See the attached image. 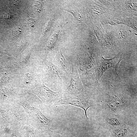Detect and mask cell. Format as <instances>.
Masks as SVG:
<instances>
[{"label": "cell", "instance_id": "1", "mask_svg": "<svg viewBox=\"0 0 137 137\" xmlns=\"http://www.w3.org/2000/svg\"><path fill=\"white\" fill-rule=\"evenodd\" d=\"M72 71L70 84L64 91V94L72 95L76 97L82 96L84 89L79 77L76 63H72Z\"/></svg>", "mask_w": 137, "mask_h": 137}, {"label": "cell", "instance_id": "2", "mask_svg": "<svg viewBox=\"0 0 137 137\" xmlns=\"http://www.w3.org/2000/svg\"><path fill=\"white\" fill-rule=\"evenodd\" d=\"M124 59L122 57L115 56L109 59H105L101 55H97L96 81L99 82L104 73L108 69L114 68L116 74L118 65L120 61Z\"/></svg>", "mask_w": 137, "mask_h": 137}, {"label": "cell", "instance_id": "3", "mask_svg": "<svg viewBox=\"0 0 137 137\" xmlns=\"http://www.w3.org/2000/svg\"><path fill=\"white\" fill-rule=\"evenodd\" d=\"M85 14L87 22H92L100 16L114 10L107 8L94 1H86Z\"/></svg>", "mask_w": 137, "mask_h": 137}, {"label": "cell", "instance_id": "4", "mask_svg": "<svg viewBox=\"0 0 137 137\" xmlns=\"http://www.w3.org/2000/svg\"><path fill=\"white\" fill-rule=\"evenodd\" d=\"M114 10L122 17L137 16V0H116Z\"/></svg>", "mask_w": 137, "mask_h": 137}, {"label": "cell", "instance_id": "5", "mask_svg": "<svg viewBox=\"0 0 137 137\" xmlns=\"http://www.w3.org/2000/svg\"><path fill=\"white\" fill-rule=\"evenodd\" d=\"M71 105L82 109L84 111L86 118H88L87 111L91 106L88 99L82 96L78 97H62L55 104L57 105Z\"/></svg>", "mask_w": 137, "mask_h": 137}, {"label": "cell", "instance_id": "6", "mask_svg": "<svg viewBox=\"0 0 137 137\" xmlns=\"http://www.w3.org/2000/svg\"><path fill=\"white\" fill-rule=\"evenodd\" d=\"M113 29L115 35V42L126 43L131 41L136 33L135 30L126 26H117Z\"/></svg>", "mask_w": 137, "mask_h": 137}, {"label": "cell", "instance_id": "7", "mask_svg": "<svg viewBox=\"0 0 137 137\" xmlns=\"http://www.w3.org/2000/svg\"><path fill=\"white\" fill-rule=\"evenodd\" d=\"M97 19L102 26L106 24L114 26L121 24H124L123 18L115 10L104 14Z\"/></svg>", "mask_w": 137, "mask_h": 137}, {"label": "cell", "instance_id": "8", "mask_svg": "<svg viewBox=\"0 0 137 137\" xmlns=\"http://www.w3.org/2000/svg\"><path fill=\"white\" fill-rule=\"evenodd\" d=\"M39 94L44 100L55 104L62 97L59 92H54L44 84H41L38 90Z\"/></svg>", "mask_w": 137, "mask_h": 137}, {"label": "cell", "instance_id": "9", "mask_svg": "<svg viewBox=\"0 0 137 137\" xmlns=\"http://www.w3.org/2000/svg\"><path fill=\"white\" fill-rule=\"evenodd\" d=\"M44 64L46 73L52 82L57 84L62 83L63 82L60 75L59 69L54 64L48 61L44 62Z\"/></svg>", "mask_w": 137, "mask_h": 137}, {"label": "cell", "instance_id": "10", "mask_svg": "<svg viewBox=\"0 0 137 137\" xmlns=\"http://www.w3.org/2000/svg\"><path fill=\"white\" fill-rule=\"evenodd\" d=\"M105 31L104 38L99 44L100 46L106 50H113L116 48L113 29H105Z\"/></svg>", "mask_w": 137, "mask_h": 137}, {"label": "cell", "instance_id": "11", "mask_svg": "<svg viewBox=\"0 0 137 137\" xmlns=\"http://www.w3.org/2000/svg\"><path fill=\"white\" fill-rule=\"evenodd\" d=\"M85 43L86 48L91 55H94L99 49V44L93 33L92 28L89 31Z\"/></svg>", "mask_w": 137, "mask_h": 137}, {"label": "cell", "instance_id": "12", "mask_svg": "<svg viewBox=\"0 0 137 137\" xmlns=\"http://www.w3.org/2000/svg\"><path fill=\"white\" fill-rule=\"evenodd\" d=\"M54 63L59 69H61L69 75L68 72L67 67L66 60L62 55L61 49L58 50L54 58Z\"/></svg>", "mask_w": 137, "mask_h": 137}, {"label": "cell", "instance_id": "13", "mask_svg": "<svg viewBox=\"0 0 137 137\" xmlns=\"http://www.w3.org/2000/svg\"><path fill=\"white\" fill-rule=\"evenodd\" d=\"M71 13L75 19L79 23L85 25L87 23L85 11L81 8H70L65 10Z\"/></svg>", "mask_w": 137, "mask_h": 137}, {"label": "cell", "instance_id": "14", "mask_svg": "<svg viewBox=\"0 0 137 137\" xmlns=\"http://www.w3.org/2000/svg\"><path fill=\"white\" fill-rule=\"evenodd\" d=\"M122 99L118 95H114L106 100L107 108L110 110L115 111L120 108L122 104Z\"/></svg>", "mask_w": 137, "mask_h": 137}, {"label": "cell", "instance_id": "15", "mask_svg": "<svg viewBox=\"0 0 137 137\" xmlns=\"http://www.w3.org/2000/svg\"><path fill=\"white\" fill-rule=\"evenodd\" d=\"M92 23V28L93 33L100 44L104 38L105 29L98 20H95Z\"/></svg>", "mask_w": 137, "mask_h": 137}, {"label": "cell", "instance_id": "16", "mask_svg": "<svg viewBox=\"0 0 137 137\" xmlns=\"http://www.w3.org/2000/svg\"><path fill=\"white\" fill-rule=\"evenodd\" d=\"M36 119L40 126L51 131L49 128L52 125L51 121L47 118L39 110L36 114Z\"/></svg>", "mask_w": 137, "mask_h": 137}, {"label": "cell", "instance_id": "17", "mask_svg": "<svg viewBox=\"0 0 137 137\" xmlns=\"http://www.w3.org/2000/svg\"><path fill=\"white\" fill-rule=\"evenodd\" d=\"M81 58V64H82L84 68L87 70L91 68L93 65L94 60L92 55L90 56L87 53L83 55Z\"/></svg>", "mask_w": 137, "mask_h": 137}, {"label": "cell", "instance_id": "18", "mask_svg": "<svg viewBox=\"0 0 137 137\" xmlns=\"http://www.w3.org/2000/svg\"><path fill=\"white\" fill-rule=\"evenodd\" d=\"M137 16L123 18L124 25L137 31Z\"/></svg>", "mask_w": 137, "mask_h": 137}, {"label": "cell", "instance_id": "19", "mask_svg": "<svg viewBox=\"0 0 137 137\" xmlns=\"http://www.w3.org/2000/svg\"><path fill=\"white\" fill-rule=\"evenodd\" d=\"M107 123L112 126H117L120 124L119 121L117 118L114 117H109L106 120Z\"/></svg>", "mask_w": 137, "mask_h": 137}, {"label": "cell", "instance_id": "20", "mask_svg": "<svg viewBox=\"0 0 137 137\" xmlns=\"http://www.w3.org/2000/svg\"><path fill=\"white\" fill-rule=\"evenodd\" d=\"M127 131L126 128H123L117 130L115 134L118 137H125L127 134Z\"/></svg>", "mask_w": 137, "mask_h": 137}, {"label": "cell", "instance_id": "21", "mask_svg": "<svg viewBox=\"0 0 137 137\" xmlns=\"http://www.w3.org/2000/svg\"><path fill=\"white\" fill-rule=\"evenodd\" d=\"M27 21L28 24L31 27H33L35 26L36 24V21L34 19L28 17Z\"/></svg>", "mask_w": 137, "mask_h": 137}, {"label": "cell", "instance_id": "22", "mask_svg": "<svg viewBox=\"0 0 137 137\" xmlns=\"http://www.w3.org/2000/svg\"><path fill=\"white\" fill-rule=\"evenodd\" d=\"M32 75L30 73H27L25 74L24 79L25 83H29L31 80Z\"/></svg>", "mask_w": 137, "mask_h": 137}, {"label": "cell", "instance_id": "23", "mask_svg": "<svg viewBox=\"0 0 137 137\" xmlns=\"http://www.w3.org/2000/svg\"><path fill=\"white\" fill-rule=\"evenodd\" d=\"M28 137H35V136L32 132H29L28 133Z\"/></svg>", "mask_w": 137, "mask_h": 137}, {"label": "cell", "instance_id": "24", "mask_svg": "<svg viewBox=\"0 0 137 137\" xmlns=\"http://www.w3.org/2000/svg\"><path fill=\"white\" fill-rule=\"evenodd\" d=\"M11 137H19V136L17 133H14L12 134Z\"/></svg>", "mask_w": 137, "mask_h": 137}, {"label": "cell", "instance_id": "25", "mask_svg": "<svg viewBox=\"0 0 137 137\" xmlns=\"http://www.w3.org/2000/svg\"><path fill=\"white\" fill-rule=\"evenodd\" d=\"M4 125L3 124L0 123V130L3 129L4 127Z\"/></svg>", "mask_w": 137, "mask_h": 137}]
</instances>
